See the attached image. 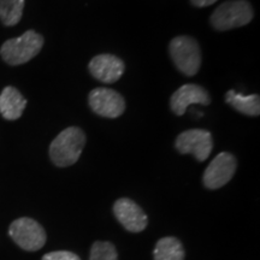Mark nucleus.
I'll list each match as a JSON object with an SVG mask.
<instances>
[{"label": "nucleus", "instance_id": "obj_13", "mask_svg": "<svg viewBox=\"0 0 260 260\" xmlns=\"http://www.w3.org/2000/svg\"><path fill=\"white\" fill-rule=\"evenodd\" d=\"M225 102L232 105L239 112L247 116L260 115V98L256 94L252 95H242V94L229 90L225 94Z\"/></svg>", "mask_w": 260, "mask_h": 260}, {"label": "nucleus", "instance_id": "obj_7", "mask_svg": "<svg viewBox=\"0 0 260 260\" xmlns=\"http://www.w3.org/2000/svg\"><path fill=\"white\" fill-rule=\"evenodd\" d=\"M237 161L232 153L222 152L210 162L204 172V184L209 189H218L232 180Z\"/></svg>", "mask_w": 260, "mask_h": 260}, {"label": "nucleus", "instance_id": "obj_15", "mask_svg": "<svg viewBox=\"0 0 260 260\" xmlns=\"http://www.w3.org/2000/svg\"><path fill=\"white\" fill-rule=\"evenodd\" d=\"M24 0H0V21L6 27H12L21 21Z\"/></svg>", "mask_w": 260, "mask_h": 260}, {"label": "nucleus", "instance_id": "obj_18", "mask_svg": "<svg viewBox=\"0 0 260 260\" xmlns=\"http://www.w3.org/2000/svg\"><path fill=\"white\" fill-rule=\"evenodd\" d=\"M191 4L197 8H206V6L213 5L214 3H217L218 0H190Z\"/></svg>", "mask_w": 260, "mask_h": 260}, {"label": "nucleus", "instance_id": "obj_2", "mask_svg": "<svg viewBox=\"0 0 260 260\" xmlns=\"http://www.w3.org/2000/svg\"><path fill=\"white\" fill-rule=\"evenodd\" d=\"M44 46V38L34 30L25 31L19 38L10 39L3 44L0 54L10 65H21L32 59Z\"/></svg>", "mask_w": 260, "mask_h": 260}, {"label": "nucleus", "instance_id": "obj_6", "mask_svg": "<svg viewBox=\"0 0 260 260\" xmlns=\"http://www.w3.org/2000/svg\"><path fill=\"white\" fill-rule=\"evenodd\" d=\"M175 146L180 153L193 154L197 160L204 161L210 157L213 148V140L207 130L190 129L177 136Z\"/></svg>", "mask_w": 260, "mask_h": 260}, {"label": "nucleus", "instance_id": "obj_14", "mask_svg": "<svg viewBox=\"0 0 260 260\" xmlns=\"http://www.w3.org/2000/svg\"><path fill=\"white\" fill-rule=\"evenodd\" d=\"M154 260H184V249L176 237H162L154 248Z\"/></svg>", "mask_w": 260, "mask_h": 260}, {"label": "nucleus", "instance_id": "obj_5", "mask_svg": "<svg viewBox=\"0 0 260 260\" xmlns=\"http://www.w3.org/2000/svg\"><path fill=\"white\" fill-rule=\"evenodd\" d=\"M9 235L22 249L29 252L39 251L46 243L44 228L37 220L27 217L14 220L9 228Z\"/></svg>", "mask_w": 260, "mask_h": 260}, {"label": "nucleus", "instance_id": "obj_9", "mask_svg": "<svg viewBox=\"0 0 260 260\" xmlns=\"http://www.w3.org/2000/svg\"><path fill=\"white\" fill-rule=\"evenodd\" d=\"M113 213L118 222L130 233H140L147 226L148 219L141 207L133 200L122 198L113 205Z\"/></svg>", "mask_w": 260, "mask_h": 260}, {"label": "nucleus", "instance_id": "obj_8", "mask_svg": "<svg viewBox=\"0 0 260 260\" xmlns=\"http://www.w3.org/2000/svg\"><path fill=\"white\" fill-rule=\"evenodd\" d=\"M88 103L90 109L96 115L106 118H117L122 116L125 110L123 96L116 90L110 88H95L89 93Z\"/></svg>", "mask_w": 260, "mask_h": 260}, {"label": "nucleus", "instance_id": "obj_12", "mask_svg": "<svg viewBox=\"0 0 260 260\" xmlns=\"http://www.w3.org/2000/svg\"><path fill=\"white\" fill-rule=\"evenodd\" d=\"M27 100L15 87H5L0 94V113L8 121L18 119L23 113Z\"/></svg>", "mask_w": 260, "mask_h": 260}, {"label": "nucleus", "instance_id": "obj_4", "mask_svg": "<svg viewBox=\"0 0 260 260\" xmlns=\"http://www.w3.org/2000/svg\"><path fill=\"white\" fill-rule=\"evenodd\" d=\"M172 61L186 76L198 74L201 65V51L197 40L190 37H177L169 45Z\"/></svg>", "mask_w": 260, "mask_h": 260}, {"label": "nucleus", "instance_id": "obj_17", "mask_svg": "<svg viewBox=\"0 0 260 260\" xmlns=\"http://www.w3.org/2000/svg\"><path fill=\"white\" fill-rule=\"evenodd\" d=\"M42 260H81L79 255H76L73 252L68 251H58L47 253L42 256Z\"/></svg>", "mask_w": 260, "mask_h": 260}, {"label": "nucleus", "instance_id": "obj_16", "mask_svg": "<svg viewBox=\"0 0 260 260\" xmlns=\"http://www.w3.org/2000/svg\"><path fill=\"white\" fill-rule=\"evenodd\" d=\"M90 260H118L116 247L111 242L96 241L90 249Z\"/></svg>", "mask_w": 260, "mask_h": 260}, {"label": "nucleus", "instance_id": "obj_11", "mask_svg": "<svg viewBox=\"0 0 260 260\" xmlns=\"http://www.w3.org/2000/svg\"><path fill=\"white\" fill-rule=\"evenodd\" d=\"M89 71L96 80L104 83H113L124 73V63L112 54H99L90 60Z\"/></svg>", "mask_w": 260, "mask_h": 260}, {"label": "nucleus", "instance_id": "obj_1", "mask_svg": "<svg viewBox=\"0 0 260 260\" xmlns=\"http://www.w3.org/2000/svg\"><path fill=\"white\" fill-rule=\"evenodd\" d=\"M86 145V136L80 128L70 126L60 132L50 146V157L59 168L74 165Z\"/></svg>", "mask_w": 260, "mask_h": 260}, {"label": "nucleus", "instance_id": "obj_10", "mask_svg": "<svg viewBox=\"0 0 260 260\" xmlns=\"http://www.w3.org/2000/svg\"><path fill=\"white\" fill-rule=\"evenodd\" d=\"M211 98L207 90L198 84H184L172 94L170 99L171 110L175 115L182 116L189 105H210Z\"/></svg>", "mask_w": 260, "mask_h": 260}, {"label": "nucleus", "instance_id": "obj_3", "mask_svg": "<svg viewBox=\"0 0 260 260\" xmlns=\"http://www.w3.org/2000/svg\"><path fill=\"white\" fill-rule=\"evenodd\" d=\"M253 18V9L246 0H230L223 3L213 11L211 16V24L217 30L243 27Z\"/></svg>", "mask_w": 260, "mask_h": 260}]
</instances>
